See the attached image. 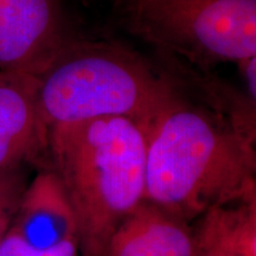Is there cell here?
Instances as JSON below:
<instances>
[{
    "label": "cell",
    "instance_id": "cell-3",
    "mask_svg": "<svg viewBox=\"0 0 256 256\" xmlns=\"http://www.w3.org/2000/svg\"><path fill=\"white\" fill-rule=\"evenodd\" d=\"M174 81L113 40L75 37L38 78V110L48 130L104 118L148 124L168 101Z\"/></svg>",
    "mask_w": 256,
    "mask_h": 256
},
{
    "label": "cell",
    "instance_id": "cell-7",
    "mask_svg": "<svg viewBox=\"0 0 256 256\" xmlns=\"http://www.w3.org/2000/svg\"><path fill=\"white\" fill-rule=\"evenodd\" d=\"M10 230L40 252L78 242L75 215L52 170L44 168L28 184Z\"/></svg>",
    "mask_w": 256,
    "mask_h": 256
},
{
    "label": "cell",
    "instance_id": "cell-4",
    "mask_svg": "<svg viewBox=\"0 0 256 256\" xmlns=\"http://www.w3.org/2000/svg\"><path fill=\"white\" fill-rule=\"evenodd\" d=\"M126 30L194 68L256 56V0H116Z\"/></svg>",
    "mask_w": 256,
    "mask_h": 256
},
{
    "label": "cell",
    "instance_id": "cell-1",
    "mask_svg": "<svg viewBox=\"0 0 256 256\" xmlns=\"http://www.w3.org/2000/svg\"><path fill=\"white\" fill-rule=\"evenodd\" d=\"M171 78V95L146 126L144 200L191 222L256 194V133Z\"/></svg>",
    "mask_w": 256,
    "mask_h": 256
},
{
    "label": "cell",
    "instance_id": "cell-6",
    "mask_svg": "<svg viewBox=\"0 0 256 256\" xmlns=\"http://www.w3.org/2000/svg\"><path fill=\"white\" fill-rule=\"evenodd\" d=\"M37 90L38 78L0 72V171L46 159V128Z\"/></svg>",
    "mask_w": 256,
    "mask_h": 256
},
{
    "label": "cell",
    "instance_id": "cell-5",
    "mask_svg": "<svg viewBox=\"0 0 256 256\" xmlns=\"http://www.w3.org/2000/svg\"><path fill=\"white\" fill-rule=\"evenodd\" d=\"M75 37L62 0H0V72L40 78Z\"/></svg>",
    "mask_w": 256,
    "mask_h": 256
},
{
    "label": "cell",
    "instance_id": "cell-10",
    "mask_svg": "<svg viewBox=\"0 0 256 256\" xmlns=\"http://www.w3.org/2000/svg\"><path fill=\"white\" fill-rule=\"evenodd\" d=\"M28 184L25 168L0 171V241L11 226Z\"/></svg>",
    "mask_w": 256,
    "mask_h": 256
},
{
    "label": "cell",
    "instance_id": "cell-2",
    "mask_svg": "<svg viewBox=\"0 0 256 256\" xmlns=\"http://www.w3.org/2000/svg\"><path fill=\"white\" fill-rule=\"evenodd\" d=\"M46 159L78 226L80 256H102L112 234L145 198L146 124L104 118L48 130Z\"/></svg>",
    "mask_w": 256,
    "mask_h": 256
},
{
    "label": "cell",
    "instance_id": "cell-9",
    "mask_svg": "<svg viewBox=\"0 0 256 256\" xmlns=\"http://www.w3.org/2000/svg\"><path fill=\"white\" fill-rule=\"evenodd\" d=\"M192 256H256V194L197 218Z\"/></svg>",
    "mask_w": 256,
    "mask_h": 256
},
{
    "label": "cell",
    "instance_id": "cell-12",
    "mask_svg": "<svg viewBox=\"0 0 256 256\" xmlns=\"http://www.w3.org/2000/svg\"><path fill=\"white\" fill-rule=\"evenodd\" d=\"M236 64L246 86V92L256 100V56L243 58Z\"/></svg>",
    "mask_w": 256,
    "mask_h": 256
},
{
    "label": "cell",
    "instance_id": "cell-8",
    "mask_svg": "<svg viewBox=\"0 0 256 256\" xmlns=\"http://www.w3.org/2000/svg\"><path fill=\"white\" fill-rule=\"evenodd\" d=\"M191 222L144 200L112 234L102 256H192Z\"/></svg>",
    "mask_w": 256,
    "mask_h": 256
},
{
    "label": "cell",
    "instance_id": "cell-11",
    "mask_svg": "<svg viewBox=\"0 0 256 256\" xmlns=\"http://www.w3.org/2000/svg\"><path fill=\"white\" fill-rule=\"evenodd\" d=\"M0 256H80L78 242L72 241L50 252H36L28 248L12 230L8 229L0 241Z\"/></svg>",
    "mask_w": 256,
    "mask_h": 256
}]
</instances>
